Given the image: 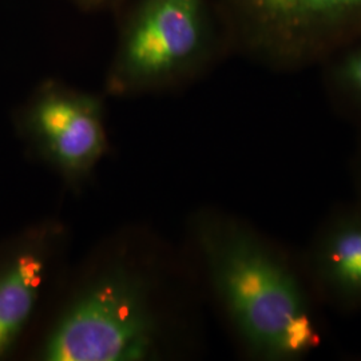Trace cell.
<instances>
[{"label": "cell", "mask_w": 361, "mask_h": 361, "mask_svg": "<svg viewBox=\"0 0 361 361\" xmlns=\"http://www.w3.org/2000/svg\"><path fill=\"white\" fill-rule=\"evenodd\" d=\"M193 233L210 286L250 359L300 361L319 347L317 301L300 259L222 212H201Z\"/></svg>", "instance_id": "cell-1"}, {"label": "cell", "mask_w": 361, "mask_h": 361, "mask_svg": "<svg viewBox=\"0 0 361 361\" xmlns=\"http://www.w3.org/2000/svg\"><path fill=\"white\" fill-rule=\"evenodd\" d=\"M106 91L131 97L205 75L234 54L219 0H119Z\"/></svg>", "instance_id": "cell-2"}, {"label": "cell", "mask_w": 361, "mask_h": 361, "mask_svg": "<svg viewBox=\"0 0 361 361\" xmlns=\"http://www.w3.org/2000/svg\"><path fill=\"white\" fill-rule=\"evenodd\" d=\"M233 51L277 73L320 66L361 35V0H219Z\"/></svg>", "instance_id": "cell-3"}, {"label": "cell", "mask_w": 361, "mask_h": 361, "mask_svg": "<svg viewBox=\"0 0 361 361\" xmlns=\"http://www.w3.org/2000/svg\"><path fill=\"white\" fill-rule=\"evenodd\" d=\"M158 323L146 280L126 265L104 271L73 301L39 352L46 361H141L155 356Z\"/></svg>", "instance_id": "cell-4"}, {"label": "cell", "mask_w": 361, "mask_h": 361, "mask_svg": "<svg viewBox=\"0 0 361 361\" xmlns=\"http://www.w3.org/2000/svg\"><path fill=\"white\" fill-rule=\"evenodd\" d=\"M19 129L68 182L87 177L107 149L102 99L59 80H46L27 99Z\"/></svg>", "instance_id": "cell-5"}, {"label": "cell", "mask_w": 361, "mask_h": 361, "mask_svg": "<svg viewBox=\"0 0 361 361\" xmlns=\"http://www.w3.org/2000/svg\"><path fill=\"white\" fill-rule=\"evenodd\" d=\"M300 264L317 302L341 313L361 310V204L334 207Z\"/></svg>", "instance_id": "cell-6"}, {"label": "cell", "mask_w": 361, "mask_h": 361, "mask_svg": "<svg viewBox=\"0 0 361 361\" xmlns=\"http://www.w3.org/2000/svg\"><path fill=\"white\" fill-rule=\"evenodd\" d=\"M49 238L31 235L0 261V359L13 348L37 308L50 257Z\"/></svg>", "instance_id": "cell-7"}, {"label": "cell", "mask_w": 361, "mask_h": 361, "mask_svg": "<svg viewBox=\"0 0 361 361\" xmlns=\"http://www.w3.org/2000/svg\"><path fill=\"white\" fill-rule=\"evenodd\" d=\"M319 67L332 109L361 129V35L332 52Z\"/></svg>", "instance_id": "cell-8"}, {"label": "cell", "mask_w": 361, "mask_h": 361, "mask_svg": "<svg viewBox=\"0 0 361 361\" xmlns=\"http://www.w3.org/2000/svg\"><path fill=\"white\" fill-rule=\"evenodd\" d=\"M83 13H113L119 0H71Z\"/></svg>", "instance_id": "cell-9"}, {"label": "cell", "mask_w": 361, "mask_h": 361, "mask_svg": "<svg viewBox=\"0 0 361 361\" xmlns=\"http://www.w3.org/2000/svg\"><path fill=\"white\" fill-rule=\"evenodd\" d=\"M356 150L352 158V180L355 189V201L361 204V129Z\"/></svg>", "instance_id": "cell-10"}]
</instances>
